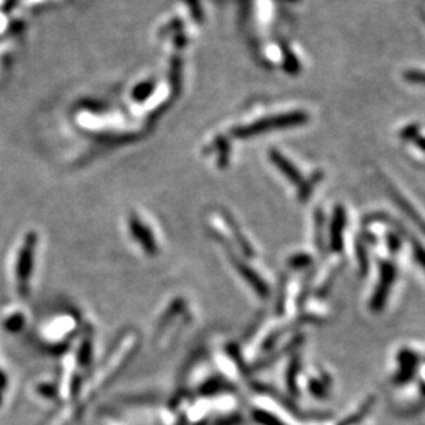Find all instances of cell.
<instances>
[{"instance_id":"obj_1","label":"cell","mask_w":425,"mask_h":425,"mask_svg":"<svg viewBox=\"0 0 425 425\" xmlns=\"http://www.w3.org/2000/svg\"><path fill=\"white\" fill-rule=\"evenodd\" d=\"M307 122H308V115L306 112L294 111V112H289V114L270 116V117L261 119L244 129H237L235 131V134L239 137H251L254 134H261V133L272 131V130L299 127Z\"/></svg>"},{"instance_id":"obj_2","label":"cell","mask_w":425,"mask_h":425,"mask_svg":"<svg viewBox=\"0 0 425 425\" xmlns=\"http://www.w3.org/2000/svg\"><path fill=\"white\" fill-rule=\"evenodd\" d=\"M396 279V267L391 261H384L380 266L379 283L374 289V293L370 300V308L373 312H380L386 307V300L389 297L391 289Z\"/></svg>"},{"instance_id":"obj_3","label":"cell","mask_w":425,"mask_h":425,"mask_svg":"<svg viewBox=\"0 0 425 425\" xmlns=\"http://www.w3.org/2000/svg\"><path fill=\"white\" fill-rule=\"evenodd\" d=\"M35 243H37V235H30L25 240V244L22 246L17 264V277L20 283V292L22 296L27 293V283L32 268V254H34Z\"/></svg>"},{"instance_id":"obj_4","label":"cell","mask_w":425,"mask_h":425,"mask_svg":"<svg viewBox=\"0 0 425 425\" xmlns=\"http://www.w3.org/2000/svg\"><path fill=\"white\" fill-rule=\"evenodd\" d=\"M347 227V211L346 209L339 204L334 207L330 231H329V240H330V250L334 253H340L344 249V232Z\"/></svg>"},{"instance_id":"obj_5","label":"cell","mask_w":425,"mask_h":425,"mask_svg":"<svg viewBox=\"0 0 425 425\" xmlns=\"http://www.w3.org/2000/svg\"><path fill=\"white\" fill-rule=\"evenodd\" d=\"M398 363H399V369H398V373L395 374L393 380L399 386L407 384L409 381L413 380V377L417 372L419 356L410 349H402L398 355Z\"/></svg>"},{"instance_id":"obj_6","label":"cell","mask_w":425,"mask_h":425,"mask_svg":"<svg viewBox=\"0 0 425 425\" xmlns=\"http://www.w3.org/2000/svg\"><path fill=\"white\" fill-rule=\"evenodd\" d=\"M270 160L285 174V177L289 178L294 185H297L300 188L304 184V178H303L301 173L287 157H285L277 151H270Z\"/></svg>"},{"instance_id":"obj_7","label":"cell","mask_w":425,"mask_h":425,"mask_svg":"<svg viewBox=\"0 0 425 425\" xmlns=\"http://www.w3.org/2000/svg\"><path fill=\"white\" fill-rule=\"evenodd\" d=\"M391 195H392L393 200L396 202V204L406 213V216H407V217L419 227V230L425 235V220L419 214V213H417V211H416V209H414L403 196H400L399 193L392 191Z\"/></svg>"},{"instance_id":"obj_8","label":"cell","mask_w":425,"mask_h":425,"mask_svg":"<svg viewBox=\"0 0 425 425\" xmlns=\"http://www.w3.org/2000/svg\"><path fill=\"white\" fill-rule=\"evenodd\" d=\"M373 405H374V399L373 398H370V399H367L363 405H362V407H359V410L356 412V413H353V414H351L349 417H347L344 421H341L339 425H356L359 424L367 414H369V412L372 410V407H373Z\"/></svg>"},{"instance_id":"obj_9","label":"cell","mask_w":425,"mask_h":425,"mask_svg":"<svg viewBox=\"0 0 425 425\" xmlns=\"http://www.w3.org/2000/svg\"><path fill=\"white\" fill-rule=\"evenodd\" d=\"M253 417L259 424L261 425H286L282 420H279L277 417L272 416L270 413L264 410H256Z\"/></svg>"},{"instance_id":"obj_10","label":"cell","mask_w":425,"mask_h":425,"mask_svg":"<svg viewBox=\"0 0 425 425\" xmlns=\"http://www.w3.org/2000/svg\"><path fill=\"white\" fill-rule=\"evenodd\" d=\"M309 391H310V393H312L313 396H316V398H326V396H327V386H326V381L313 379V380L309 383Z\"/></svg>"},{"instance_id":"obj_11","label":"cell","mask_w":425,"mask_h":425,"mask_svg":"<svg viewBox=\"0 0 425 425\" xmlns=\"http://www.w3.org/2000/svg\"><path fill=\"white\" fill-rule=\"evenodd\" d=\"M403 77L406 81L412 83V84H421L425 86V72L424 71H419V70H407Z\"/></svg>"},{"instance_id":"obj_12","label":"cell","mask_w":425,"mask_h":425,"mask_svg":"<svg viewBox=\"0 0 425 425\" xmlns=\"http://www.w3.org/2000/svg\"><path fill=\"white\" fill-rule=\"evenodd\" d=\"M356 256H358V259H359L360 272H362V273H366V272H367V268H369V259H367V250H366V246H365V244L358 243Z\"/></svg>"},{"instance_id":"obj_13","label":"cell","mask_w":425,"mask_h":425,"mask_svg":"<svg viewBox=\"0 0 425 425\" xmlns=\"http://www.w3.org/2000/svg\"><path fill=\"white\" fill-rule=\"evenodd\" d=\"M412 247H413V256L419 266L425 270V247H423L417 240H412Z\"/></svg>"},{"instance_id":"obj_14","label":"cell","mask_w":425,"mask_h":425,"mask_svg":"<svg viewBox=\"0 0 425 425\" xmlns=\"http://www.w3.org/2000/svg\"><path fill=\"white\" fill-rule=\"evenodd\" d=\"M152 90H154V83H143L134 90L133 97H136L137 100H144L152 93Z\"/></svg>"},{"instance_id":"obj_15","label":"cell","mask_w":425,"mask_h":425,"mask_svg":"<svg viewBox=\"0 0 425 425\" xmlns=\"http://www.w3.org/2000/svg\"><path fill=\"white\" fill-rule=\"evenodd\" d=\"M400 237L398 236V235H395V233H389L388 236H386V246H388V249H389V251H392V253H398L399 250H400Z\"/></svg>"},{"instance_id":"obj_16","label":"cell","mask_w":425,"mask_h":425,"mask_svg":"<svg viewBox=\"0 0 425 425\" xmlns=\"http://www.w3.org/2000/svg\"><path fill=\"white\" fill-rule=\"evenodd\" d=\"M417 133V127L416 126H409L407 129H405L403 130V133H402V136H403V138H417L419 136L416 134Z\"/></svg>"},{"instance_id":"obj_17","label":"cell","mask_w":425,"mask_h":425,"mask_svg":"<svg viewBox=\"0 0 425 425\" xmlns=\"http://www.w3.org/2000/svg\"><path fill=\"white\" fill-rule=\"evenodd\" d=\"M416 144H417V147L421 150V151H424L425 152V138L424 137H417L416 138Z\"/></svg>"},{"instance_id":"obj_18","label":"cell","mask_w":425,"mask_h":425,"mask_svg":"<svg viewBox=\"0 0 425 425\" xmlns=\"http://www.w3.org/2000/svg\"><path fill=\"white\" fill-rule=\"evenodd\" d=\"M421 392H423V393H424V396H425V384H423V386H421Z\"/></svg>"}]
</instances>
